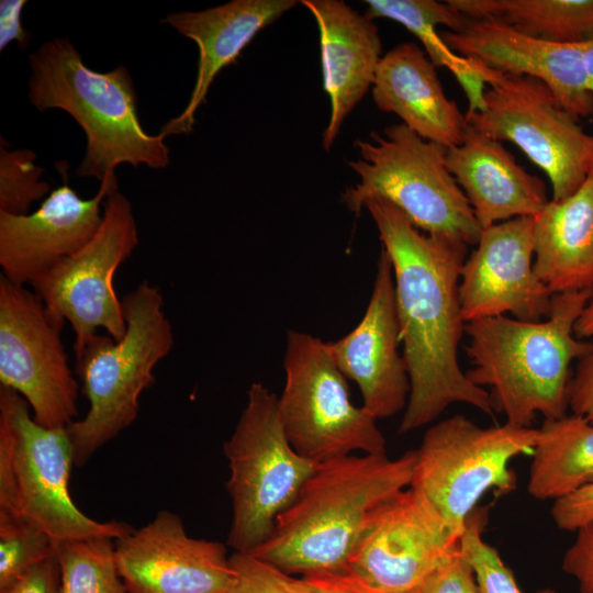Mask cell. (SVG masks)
Returning a JSON list of instances; mask_svg holds the SVG:
<instances>
[{
    "instance_id": "1",
    "label": "cell",
    "mask_w": 593,
    "mask_h": 593,
    "mask_svg": "<svg viewBox=\"0 0 593 593\" xmlns=\"http://www.w3.org/2000/svg\"><path fill=\"white\" fill-rule=\"evenodd\" d=\"M370 213L390 257L410 394L400 434L435 421L454 403L493 415L489 392L461 370L458 347L466 322L459 282L467 245L416 228L391 202L371 198Z\"/></svg>"
},
{
    "instance_id": "2",
    "label": "cell",
    "mask_w": 593,
    "mask_h": 593,
    "mask_svg": "<svg viewBox=\"0 0 593 593\" xmlns=\"http://www.w3.org/2000/svg\"><path fill=\"white\" fill-rule=\"evenodd\" d=\"M593 296V288L555 293L545 321L525 322L506 315L467 322L465 347L475 385L490 387L494 412L517 427H532L567 414L570 366L593 354V342L578 338L574 326Z\"/></svg>"
},
{
    "instance_id": "3",
    "label": "cell",
    "mask_w": 593,
    "mask_h": 593,
    "mask_svg": "<svg viewBox=\"0 0 593 593\" xmlns=\"http://www.w3.org/2000/svg\"><path fill=\"white\" fill-rule=\"evenodd\" d=\"M415 450L349 455L317 466L268 539L249 552L288 574L346 570L370 513L413 480Z\"/></svg>"
},
{
    "instance_id": "4",
    "label": "cell",
    "mask_w": 593,
    "mask_h": 593,
    "mask_svg": "<svg viewBox=\"0 0 593 593\" xmlns=\"http://www.w3.org/2000/svg\"><path fill=\"white\" fill-rule=\"evenodd\" d=\"M29 64L30 103L41 112L64 110L86 134L77 176L101 182L115 179L122 164L154 169L170 164L165 137L148 134L141 124L137 93L125 66L107 72L92 70L65 37L43 43L30 54Z\"/></svg>"
},
{
    "instance_id": "5",
    "label": "cell",
    "mask_w": 593,
    "mask_h": 593,
    "mask_svg": "<svg viewBox=\"0 0 593 593\" xmlns=\"http://www.w3.org/2000/svg\"><path fill=\"white\" fill-rule=\"evenodd\" d=\"M122 339L94 335L76 357V373L89 402L81 419L67 427L74 462L81 467L137 418L139 396L155 382L154 369L174 345L164 296L147 280L122 299Z\"/></svg>"
},
{
    "instance_id": "6",
    "label": "cell",
    "mask_w": 593,
    "mask_h": 593,
    "mask_svg": "<svg viewBox=\"0 0 593 593\" xmlns=\"http://www.w3.org/2000/svg\"><path fill=\"white\" fill-rule=\"evenodd\" d=\"M75 466L67 428L35 422L18 392L0 385V512L27 522L54 541L122 538L124 522H100L82 513L69 492Z\"/></svg>"
},
{
    "instance_id": "7",
    "label": "cell",
    "mask_w": 593,
    "mask_h": 593,
    "mask_svg": "<svg viewBox=\"0 0 593 593\" xmlns=\"http://www.w3.org/2000/svg\"><path fill=\"white\" fill-rule=\"evenodd\" d=\"M360 158L348 161L359 182L342 201L359 215L367 200L382 198L425 234L477 245L482 227L446 166V148L425 141L403 123L355 142Z\"/></svg>"
},
{
    "instance_id": "8",
    "label": "cell",
    "mask_w": 593,
    "mask_h": 593,
    "mask_svg": "<svg viewBox=\"0 0 593 593\" xmlns=\"http://www.w3.org/2000/svg\"><path fill=\"white\" fill-rule=\"evenodd\" d=\"M277 401L264 383H251L235 429L223 444L232 504L226 544L234 552H253L268 539L318 466L288 440Z\"/></svg>"
},
{
    "instance_id": "9",
    "label": "cell",
    "mask_w": 593,
    "mask_h": 593,
    "mask_svg": "<svg viewBox=\"0 0 593 593\" xmlns=\"http://www.w3.org/2000/svg\"><path fill=\"white\" fill-rule=\"evenodd\" d=\"M283 369L278 414L288 440L301 456L320 465L354 452L387 454L377 418L353 403L346 377L326 343L289 329Z\"/></svg>"
},
{
    "instance_id": "10",
    "label": "cell",
    "mask_w": 593,
    "mask_h": 593,
    "mask_svg": "<svg viewBox=\"0 0 593 593\" xmlns=\"http://www.w3.org/2000/svg\"><path fill=\"white\" fill-rule=\"evenodd\" d=\"M538 428L508 423L481 427L463 415L430 426L415 450L411 488L432 504L461 538L478 502L490 490L506 494L516 486L513 458L532 452Z\"/></svg>"
},
{
    "instance_id": "11",
    "label": "cell",
    "mask_w": 593,
    "mask_h": 593,
    "mask_svg": "<svg viewBox=\"0 0 593 593\" xmlns=\"http://www.w3.org/2000/svg\"><path fill=\"white\" fill-rule=\"evenodd\" d=\"M483 108L467 123L515 144L548 177L552 200L572 194L593 172V134L586 133L540 80L501 74L482 65Z\"/></svg>"
},
{
    "instance_id": "12",
    "label": "cell",
    "mask_w": 593,
    "mask_h": 593,
    "mask_svg": "<svg viewBox=\"0 0 593 593\" xmlns=\"http://www.w3.org/2000/svg\"><path fill=\"white\" fill-rule=\"evenodd\" d=\"M137 245L132 204L118 190L107 197L94 236L31 284L46 309L70 324L76 357L99 328L114 340L125 335L122 301L114 291L113 277Z\"/></svg>"
},
{
    "instance_id": "13",
    "label": "cell",
    "mask_w": 593,
    "mask_h": 593,
    "mask_svg": "<svg viewBox=\"0 0 593 593\" xmlns=\"http://www.w3.org/2000/svg\"><path fill=\"white\" fill-rule=\"evenodd\" d=\"M54 316L25 286L0 278V385L18 392L46 428H67L78 416L79 383Z\"/></svg>"
},
{
    "instance_id": "14",
    "label": "cell",
    "mask_w": 593,
    "mask_h": 593,
    "mask_svg": "<svg viewBox=\"0 0 593 593\" xmlns=\"http://www.w3.org/2000/svg\"><path fill=\"white\" fill-rule=\"evenodd\" d=\"M459 546L432 504L409 486L370 513L346 570L388 593H413Z\"/></svg>"
},
{
    "instance_id": "15",
    "label": "cell",
    "mask_w": 593,
    "mask_h": 593,
    "mask_svg": "<svg viewBox=\"0 0 593 593\" xmlns=\"http://www.w3.org/2000/svg\"><path fill=\"white\" fill-rule=\"evenodd\" d=\"M533 257L534 217L483 228L461 269L459 301L465 322L506 313L525 322L546 318L553 293L537 277Z\"/></svg>"
},
{
    "instance_id": "16",
    "label": "cell",
    "mask_w": 593,
    "mask_h": 593,
    "mask_svg": "<svg viewBox=\"0 0 593 593\" xmlns=\"http://www.w3.org/2000/svg\"><path fill=\"white\" fill-rule=\"evenodd\" d=\"M115 559L127 593H224L234 579L225 545L190 537L168 510L116 539Z\"/></svg>"
},
{
    "instance_id": "17",
    "label": "cell",
    "mask_w": 593,
    "mask_h": 593,
    "mask_svg": "<svg viewBox=\"0 0 593 593\" xmlns=\"http://www.w3.org/2000/svg\"><path fill=\"white\" fill-rule=\"evenodd\" d=\"M64 182L32 213L0 211V266L9 281L25 286L83 247L99 230L108 195L119 190L118 178H105L97 193L82 199Z\"/></svg>"
},
{
    "instance_id": "18",
    "label": "cell",
    "mask_w": 593,
    "mask_h": 593,
    "mask_svg": "<svg viewBox=\"0 0 593 593\" xmlns=\"http://www.w3.org/2000/svg\"><path fill=\"white\" fill-rule=\"evenodd\" d=\"M328 350L344 376L357 383L362 406L377 419L405 410L410 379L401 344L393 268L381 250L366 312L345 336L327 342Z\"/></svg>"
},
{
    "instance_id": "19",
    "label": "cell",
    "mask_w": 593,
    "mask_h": 593,
    "mask_svg": "<svg viewBox=\"0 0 593 593\" xmlns=\"http://www.w3.org/2000/svg\"><path fill=\"white\" fill-rule=\"evenodd\" d=\"M440 35L459 56L501 74L542 81L578 120L593 116L583 44L547 42L489 19L468 18L460 30Z\"/></svg>"
},
{
    "instance_id": "20",
    "label": "cell",
    "mask_w": 593,
    "mask_h": 593,
    "mask_svg": "<svg viewBox=\"0 0 593 593\" xmlns=\"http://www.w3.org/2000/svg\"><path fill=\"white\" fill-rule=\"evenodd\" d=\"M295 0H233L201 11L168 14L163 23L193 41L199 49L198 71L190 99L183 111L165 123L159 134H188L192 131L198 109L205 102L217 74L236 61L256 34L284 12Z\"/></svg>"
},
{
    "instance_id": "21",
    "label": "cell",
    "mask_w": 593,
    "mask_h": 593,
    "mask_svg": "<svg viewBox=\"0 0 593 593\" xmlns=\"http://www.w3.org/2000/svg\"><path fill=\"white\" fill-rule=\"evenodd\" d=\"M320 32L323 87L331 116L322 145L329 150L339 130L372 86L382 58V43L373 20L342 0H303Z\"/></svg>"
},
{
    "instance_id": "22",
    "label": "cell",
    "mask_w": 593,
    "mask_h": 593,
    "mask_svg": "<svg viewBox=\"0 0 593 593\" xmlns=\"http://www.w3.org/2000/svg\"><path fill=\"white\" fill-rule=\"evenodd\" d=\"M446 166L482 230L536 216L549 202L545 182L517 164L500 141L467 125L462 142L446 148Z\"/></svg>"
},
{
    "instance_id": "23",
    "label": "cell",
    "mask_w": 593,
    "mask_h": 593,
    "mask_svg": "<svg viewBox=\"0 0 593 593\" xmlns=\"http://www.w3.org/2000/svg\"><path fill=\"white\" fill-rule=\"evenodd\" d=\"M436 68L417 44H398L378 65L372 99L380 111L398 115L421 138L451 148L462 142L468 123L446 96Z\"/></svg>"
},
{
    "instance_id": "24",
    "label": "cell",
    "mask_w": 593,
    "mask_h": 593,
    "mask_svg": "<svg viewBox=\"0 0 593 593\" xmlns=\"http://www.w3.org/2000/svg\"><path fill=\"white\" fill-rule=\"evenodd\" d=\"M534 270L555 294L593 288V172L534 216Z\"/></svg>"
},
{
    "instance_id": "25",
    "label": "cell",
    "mask_w": 593,
    "mask_h": 593,
    "mask_svg": "<svg viewBox=\"0 0 593 593\" xmlns=\"http://www.w3.org/2000/svg\"><path fill=\"white\" fill-rule=\"evenodd\" d=\"M527 491L557 500L593 483V423L575 414L545 419L533 449Z\"/></svg>"
},
{
    "instance_id": "26",
    "label": "cell",
    "mask_w": 593,
    "mask_h": 593,
    "mask_svg": "<svg viewBox=\"0 0 593 593\" xmlns=\"http://www.w3.org/2000/svg\"><path fill=\"white\" fill-rule=\"evenodd\" d=\"M365 3L367 18H384L400 23L419 40L436 67H445L454 74L468 99V113L482 110L486 88L482 66L456 54L436 30L443 25L456 32L466 23V15L448 1L367 0Z\"/></svg>"
},
{
    "instance_id": "27",
    "label": "cell",
    "mask_w": 593,
    "mask_h": 593,
    "mask_svg": "<svg viewBox=\"0 0 593 593\" xmlns=\"http://www.w3.org/2000/svg\"><path fill=\"white\" fill-rule=\"evenodd\" d=\"M470 19H489L547 42L593 41V0H447Z\"/></svg>"
},
{
    "instance_id": "28",
    "label": "cell",
    "mask_w": 593,
    "mask_h": 593,
    "mask_svg": "<svg viewBox=\"0 0 593 593\" xmlns=\"http://www.w3.org/2000/svg\"><path fill=\"white\" fill-rule=\"evenodd\" d=\"M58 593H127L115 559V540L97 537L56 542Z\"/></svg>"
},
{
    "instance_id": "29",
    "label": "cell",
    "mask_w": 593,
    "mask_h": 593,
    "mask_svg": "<svg viewBox=\"0 0 593 593\" xmlns=\"http://www.w3.org/2000/svg\"><path fill=\"white\" fill-rule=\"evenodd\" d=\"M31 149L9 150L0 145V211L23 215L30 206L51 193L48 182L42 180L43 168L35 164Z\"/></svg>"
},
{
    "instance_id": "30",
    "label": "cell",
    "mask_w": 593,
    "mask_h": 593,
    "mask_svg": "<svg viewBox=\"0 0 593 593\" xmlns=\"http://www.w3.org/2000/svg\"><path fill=\"white\" fill-rule=\"evenodd\" d=\"M56 541L32 524L0 512V590L55 551Z\"/></svg>"
},
{
    "instance_id": "31",
    "label": "cell",
    "mask_w": 593,
    "mask_h": 593,
    "mask_svg": "<svg viewBox=\"0 0 593 593\" xmlns=\"http://www.w3.org/2000/svg\"><path fill=\"white\" fill-rule=\"evenodd\" d=\"M486 515L473 512L460 538V549L470 562L480 593H522L515 578L504 563L497 550L482 538ZM536 593H557L552 589H541Z\"/></svg>"
},
{
    "instance_id": "32",
    "label": "cell",
    "mask_w": 593,
    "mask_h": 593,
    "mask_svg": "<svg viewBox=\"0 0 593 593\" xmlns=\"http://www.w3.org/2000/svg\"><path fill=\"white\" fill-rule=\"evenodd\" d=\"M234 579L224 593H291L279 580V569L253 553L230 556Z\"/></svg>"
},
{
    "instance_id": "33",
    "label": "cell",
    "mask_w": 593,
    "mask_h": 593,
    "mask_svg": "<svg viewBox=\"0 0 593 593\" xmlns=\"http://www.w3.org/2000/svg\"><path fill=\"white\" fill-rule=\"evenodd\" d=\"M279 580L291 593H388L348 570L294 578L279 569Z\"/></svg>"
},
{
    "instance_id": "34",
    "label": "cell",
    "mask_w": 593,
    "mask_h": 593,
    "mask_svg": "<svg viewBox=\"0 0 593 593\" xmlns=\"http://www.w3.org/2000/svg\"><path fill=\"white\" fill-rule=\"evenodd\" d=\"M413 593H480L473 569L460 546Z\"/></svg>"
},
{
    "instance_id": "35",
    "label": "cell",
    "mask_w": 593,
    "mask_h": 593,
    "mask_svg": "<svg viewBox=\"0 0 593 593\" xmlns=\"http://www.w3.org/2000/svg\"><path fill=\"white\" fill-rule=\"evenodd\" d=\"M556 526L566 532H578L593 524V483L557 499L551 506Z\"/></svg>"
},
{
    "instance_id": "36",
    "label": "cell",
    "mask_w": 593,
    "mask_h": 593,
    "mask_svg": "<svg viewBox=\"0 0 593 593\" xmlns=\"http://www.w3.org/2000/svg\"><path fill=\"white\" fill-rule=\"evenodd\" d=\"M562 570L575 580L580 593H593V524L577 532L562 558Z\"/></svg>"
},
{
    "instance_id": "37",
    "label": "cell",
    "mask_w": 593,
    "mask_h": 593,
    "mask_svg": "<svg viewBox=\"0 0 593 593\" xmlns=\"http://www.w3.org/2000/svg\"><path fill=\"white\" fill-rule=\"evenodd\" d=\"M59 564L55 551L35 563L0 593H58Z\"/></svg>"
},
{
    "instance_id": "38",
    "label": "cell",
    "mask_w": 593,
    "mask_h": 593,
    "mask_svg": "<svg viewBox=\"0 0 593 593\" xmlns=\"http://www.w3.org/2000/svg\"><path fill=\"white\" fill-rule=\"evenodd\" d=\"M568 406L593 423V354L578 360L568 385Z\"/></svg>"
},
{
    "instance_id": "39",
    "label": "cell",
    "mask_w": 593,
    "mask_h": 593,
    "mask_svg": "<svg viewBox=\"0 0 593 593\" xmlns=\"http://www.w3.org/2000/svg\"><path fill=\"white\" fill-rule=\"evenodd\" d=\"M25 0L0 1V51L16 42L21 49H25L31 41V33L22 25V11Z\"/></svg>"
},
{
    "instance_id": "40",
    "label": "cell",
    "mask_w": 593,
    "mask_h": 593,
    "mask_svg": "<svg viewBox=\"0 0 593 593\" xmlns=\"http://www.w3.org/2000/svg\"><path fill=\"white\" fill-rule=\"evenodd\" d=\"M574 334L581 339L593 337V296L578 318L574 326Z\"/></svg>"
},
{
    "instance_id": "41",
    "label": "cell",
    "mask_w": 593,
    "mask_h": 593,
    "mask_svg": "<svg viewBox=\"0 0 593 593\" xmlns=\"http://www.w3.org/2000/svg\"><path fill=\"white\" fill-rule=\"evenodd\" d=\"M583 66L586 74L589 87L593 92V41L583 44Z\"/></svg>"
}]
</instances>
